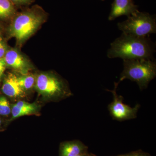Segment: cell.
<instances>
[{
	"instance_id": "13",
	"label": "cell",
	"mask_w": 156,
	"mask_h": 156,
	"mask_svg": "<svg viewBox=\"0 0 156 156\" xmlns=\"http://www.w3.org/2000/svg\"><path fill=\"white\" fill-rule=\"evenodd\" d=\"M18 83L23 90H28L32 88L36 82L35 78L32 75L24 74L17 77Z\"/></svg>"
},
{
	"instance_id": "5",
	"label": "cell",
	"mask_w": 156,
	"mask_h": 156,
	"mask_svg": "<svg viewBox=\"0 0 156 156\" xmlns=\"http://www.w3.org/2000/svg\"><path fill=\"white\" fill-rule=\"evenodd\" d=\"M119 83V82L115 83L113 90H107L111 92L113 95V101L108 106L110 114L113 119L120 122L135 119L140 105L137 104L132 108L123 103V97L117 95L116 92Z\"/></svg>"
},
{
	"instance_id": "11",
	"label": "cell",
	"mask_w": 156,
	"mask_h": 156,
	"mask_svg": "<svg viewBox=\"0 0 156 156\" xmlns=\"http://www.w3.org/2000/svg\"><path fill=\"white\" fill-rule=\"evenodd\" d=\"M38 107L35 104L30 103L24 101H19L14 104L11 112L12 119L19 117L32 114L37 111Z\"/></svg>"
},
{
	"instance_id": "3",
	"label": "cell",
	"mask_w": 156,
	"mask_h": 156,
	"mask_svg": "<svg viewBox=\"0 0 156 156\" xmlns=\"http://www.w3.org/2000/svg\"><path fill=\"white\" fill-rule=\"evenodd\" d=\"M43 21V16L36 10L24 11L14 18L9 29L11 37L22 43L29 37Z\"/></svg>"
},
{
	"instance_id": "20",
	"label": "cell",
	"mask_w": 156,
	"mask_h": 156,
	"mask_svg": "<svg viewBox=\"0 0 156 156\" xmlns=\"http://www.w3.org/2000/svg\"><path fill=\"white\" fill-rule=\"evenodd\" d=\"M96 156L95 155H93L92 154H87V156Z\"/></svg>"
},
{
	"instance_id": "21",
	"label": "cell",
	"mask_w": 156,
	"mask_h": 156,
	"mask_svg": "<svg viewBox=\"0 0 156 156\" xmlns=\"http://www.w3.org/2000/svg\"><path fill=\"white\" fill-rule=\"evenodd\" d=\"M1 119H0V125H1Z\"/></svg>"
},
{
	"instance_id": "16",
	"label": "cell",
	"mask_w": 156,
	"mask_h": 156,
	"mask_svg": "<svg viewBox=\"0 0 156 156\" xmlns=\"http://www.w3.org/2000/svg\"><path fill=\"white\" fill-rule=\"evenodd\" d=\"M6 65L5 62L4 58L0 59V80L2 79L5 70Z\"/></svg>"
},
{
	"instance_id": "9",
	"label": "cell",
	"mask_w": 156,
	"mask_h": 156,
	"mask_svg": "<svg viewBox=\"0 0 156 156\" xmlns=\"http://www.w3.org/2000/svg\"><path fill=\"white\" fill-rule=\"evenodd\" d=\"M2 91L10 97H19L23 94V90L20 86L17 77L13 73L9 74L5 79Z\"/></svg>"
},
{
	"instance_id": "14",
	"label": "cell",
	"mask_w": 156,
	"mask_h": 156,
	"mask_svg": "<svg viewBox=\"0 0 156 156\" xmlns=\"http://www.w3.org/2000/svg\"><path fill=\"white\" fill-rule=\"evenodd\" d=\"M11 112L10 104L7 98L4 96L0 97V115H8Z\"/></svg>"
},
{
	"instance_id": "10",
	"label": "cell",
	"mask_w": 156,
	"mask_h": 156,
	"mask_svg": "<svg viewBox=\"0 0 156 156\" xmlns=\"http://www.w3.org/2000/svg\"><path fill=\"white\" fill-rule=\"evenodd\" d=\"M87 147L79 141L62 144L60 148V156H77L86 152Z\"/></svg>"
},
{
	"instance_id": "8",
	"label": "cell",
	"mask_w": 156,
	"mask_h": 156,
	"mask_svg": "<svg viewBox=\"0 0 156 156\" xmlns=\"http://www.w3.org/2000/svg\"><path fill=\"white\" fill-rule=\"evenodd\" d=\"M137 11V6L134 5L133 0H115L108 19L113 20L122 15L129 17Z\"/></svg>"
},
{
	"instance_id": "4",
	"label": "cell",
	"mask_w": 156,
	"mask_h": 156,
	"mask_svg": "<svg viewBox=\"0 0 156 156\" xmlns=\"http://www.w3.org/2000/svg\"><path fill=\"white\" fill-rule=\"evenodd\" d=\"M123 34L138 37H147L156 33L155 17L139 11L128 17V19L118 24Z\"/></svg>"
},
{
	"instance_id": "15",
	"label": "cell",
	"mask_w": 156,
	"mask_h": 156,
	"mask_svg": "<svg viewBox=\"0 0 156 156\" xmlns=\"http://www.w3.org/2000/svg\"><path fill=\"white\" fill-rule=\"evenodd\" d=\"M7 51L5 44L2 38L0 37V59L4 58Z\"/></svg>"
},
{
	"instance_id": "19",
	"label": "cell",
	"mask_w": 156,
	"mask_h": 156,
	"mask_svg": "<svg viewBox=\"0 0 156 156\" xmlns=\"http://www.w3.org/2000/svg\"><path fill=\"white\" fill-rule=\"evenodd\" d=\"M87 154L86 153V152L83 153H82L80 154L79 155L77 156H87Z\"/></svg>"
},
{
	"instance_id": "12",
	"label": "cell",
	"mask_w": 156,
	"mask_h": 156,
	"mask_svg": "<svg viewBox=\"0 0 156 156\" xmlns=\"http://www.w3.org/2000/svg\"><path fill=\"white\" fill-rule=\"evenodd\" d=\"M15 9L10 0H0V18L7 19L14 15Z\"/></svg>"
},
{
	"instance_id": "2",
	"label": "cell",
	"mask_w": 156,
	"mask_h": 156,
	"mask_svg": "<svg viewBox=\"0 0 156 156\" xmlns=\"http://www.w3.org/2000/svg\"><path fill=\"white\" fill-rule=\"evenodd\" d=\"M124 69L119 83L126 79L135 82L141 90L148 85L156 76V64L152 59L123 60Z\"/></svg>"
},
{
	"instance_id": "17",
	"label": "cell",
	"mask_w": 156,
	"mask_h": 156,
	"mask_svg": "<svg viewBox=\"0 0 156 156\" xmlns=\"http://www.w3.org/2000/svg\"><path fill=\"white\" fill-rule=\"evenodd\" d=\"M119 156H149L148 154L144 153L141 151H136L134 152L131 153L126 154L122 155Z\"/></svg>"
},
{
	"instance_id": "6",
	"label": "cell",
	"mask_w": 156,
	"mask_h": 156,
	"mask_svg": "<svg viewBox=\"0 0 156 156\" xmlns=\"http://www.w3.org/2000/svg\"><path fill=\"white\" fill-rule=\"evenodd\" d=\"M35 83L37 90L45 96H62L67 93L64 83L52 75L40 74L37 77Z\"/></svg>"
},
{
	"instance_id": "1",
	"label": "cell",
	"mask_w": 156,
	"mask_h": 156,
	"mask_svg": "<svg viewBox=\"0 0 156 156\" xmlns=\"http://www.w3.org/2000/svg\"><path fill=\"white\" fill-rule=\"evenodd\" d=\"M154 45L147 37H138L122 34L112 43L108 51L109 58L123 60L152 59Z\"/></svg>"
},
{
	"instance_id": "7",
	"label": "cell",
	"mask_w": 156,
	"mask_h": 156,
	"mask_svg": "<svg viewBox=\"0 0 156 156\" xmlns=\"http://www.w3.org/2000/svg\"><path fill=\"white\" fill-rule=\"evenodd\" d=\"M4 59L7 66L23 75L27 73L29 67L28 62L17 50L12 49L7 50Z\"/></svg>"
},
{
	"instance_id": "18",
	"label": "cell",
	"mask_w": 156,
	"mask_h": 156,
	"mask_svg": "<svg viewBox=\"0 0 156 156\" xmlns=\"http://www.w3.org/2000/svg\"><path fill=\"white\" fill-rule=\"evenodd\" d=\"M13 4L16 5H24L30 2L31 0H10Z\"/></svg>"
}]
</instances>
